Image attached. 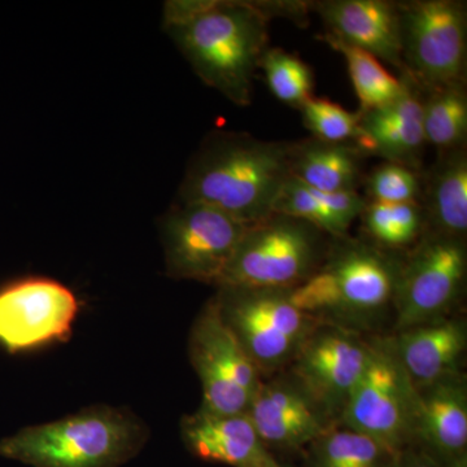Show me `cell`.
Wrapping results in <instances>:
<instances>
[{"mask_svg": "<svg viewBox=\"0 0 467 467\" xmlns=\"http://www.w3.org/2000/svg\"><path fill=\"white\" fill-rule=\"evenodd\" d=\"M269 21L257 2L173 0L165 3L162 26L202 82L248 107L269 50Z\"/></svg>", "mask_w": 467, "mask_h": 467, "instance_id": "cell-1", "label": "cell"}, {"mask_svg": "<svg viewBox=\"0 0 467 467\" xmlns=\"http://www.w3.org/2000/svg\"><path fill=\"white\" fill-rule=\"evenodd\" d=\"M291 142L212 131L193 153L177 201L220 209L244 225L270 216L290 171Z\"/></svg>", "mask_w": 467, "mask_h": 467, "instance_id": "cell-2", "label": "cell"}, {"mask_svg": "<svg viewBox=\"0 0 467 467\" xmlns=\"http://www.w3.org/2000/svg\"><path fill=\"white\" fill-rule=\"evenodd\" d=\"M402 254L364 238H331L321 265L288 297L319 322L359 334L393 310Z\"/></svg>", "mask_w": 467, "mask_h": 467, "instance_id": "cell-3", "label": "cell"}, {"mask_svg": "<svg viewBox=\"0 0 467 467\" xmlns=\"http://www.w3.org/2000/svg\"><path fill=\"white\" fill-rule=\"evenodd\" d=\"M147 439L149 430L130 411L94 405L3 439L0 456L32 467H119Z\"/></svg>", "mask_w": 467, "mask_h": 467, "instance_id": "cell-4", "label": "cell"}, {"mask_svg": "<svg viewBox=\"0 0 467 467\" xmlns=\"http://www.w3.org/2000/svg\"><path fill=\"white\" fill-rule=\"evenodd\" d=\"M330 241L306 221L273 212L247 227L217 288L291 290L318 269Z\"/></svg>", "mask_w": 467, "mask_h": 467, "instance_id": "cell-5", "label": "cell"}, {"mask_svg": "<svg viewBox=\"0 0 467 467\" xmlns=\"http://www.w3.org/2000/svg\"><path fill=\"white\" fill-rule=\"evenodd\" d=\"M213 300L263 377L288 367L319 322L291 303L288 290L220 287Z\"/></svg>", "mask_w": 467, "mask_h": 467, "instance_id": "cell-6", "label": "cell"}, {"mask_svg": "<svg viewBox=\"0 0 467 467\" xmlns=\"http://www.w3.org/2000/svg\"><path fill=\"white\" fill-rule=\"evenodd\" d=\"M398 9L404 75L422 90L466 81V2L408 0Z\"/></svg>", "mask_w": 467, "mask_h": 467, "instance_id": "cell-7", "label": "cell"}, {"mask_svg": "<svg viewBox=\"0 0 467 467\" xmlns=\"http://www.w3.org/2000/svg\"><path fill=\"white\" fill-rule=\"evenodd\" d=\"M337 423L376 439L398 454L417 447L416 389L389 340H370L367 368Z\"/></svg>", "mask_w": 467, "mask_h": 467, "instance_id": "cell-8", "label": "cell"}, {"mask_svg": "<svg viewBox=\"0 0 467 467\" xmlns=\"http://www.w3.org/2000/svg\"><path fill=\"white\" fill-rule=\"evenodd\" d=\"M466 275V239L423 234L402 254L393 304L395 330L451 316L465 290Z\"/></svg>", "mask_w": 467, "mask_h": 467, "instance_id": "cell-9", "label": "cell"}, {"mask_svg": "<svg viewBox=\"0 0 467 467\" xmlns=\"http://www.w3.org/2000/svg\"><path fill=\"white\" fill-rule=\"evenodd\" d=\"M248 226L220 209L174 202L159 223L168 276L217 287Z\"/></svg>", "mask_w": 467, "mask_h": 467, "instance_id": "cell-10", "label": "cell"}, {"mask_svg": "<svg viewBox=\"0 0 467 467\" xmlns=\"http://www.w3.org/2000/svg\"><path fill=\"white\" fill-rule=\"evenodd\" d=\"M189 353L202 383L201 408L217 414L245 413L263 374L223 322L213 299L193 322Z\"/></svg>", "mask_w": 467, "mask_h": 467, "instance_id": "cell-11", "label": "cell"}, {"mask_svg": "<svg viewBox=\"0 0 467 467\" xmlns=\"http://www.w3.org/2000/svg\"><path fill=\"white\" fill-rule=\"evenodd\" d=\"M370 342L340 326L318 322L288 364V376L333 423L367 368Z\"/></svg>", "mask_w": 467, "mask_h": 467, "instance_id": "cell-12", "label": "cell"}, {"mask_svg": "<svg viewBox=\"0 0 467 467\" xmlns=\"http://www.w3.org/2000/svg\"><path fill=\"white\" fill-rule=\"evenodd\" d=\"M78 310L75 292L55 279L9 282L0 287V348L23 353L66 340Z\"/></svg>", "mask_w": 467, "mask_h": 467, "instance_id": "cell-13", "label": "cell"}, {"mask_svg": "<svg viewBox=\"0 0 467 467\" xmlns=\"http://www.w3.org/2000/svg\"><path fill=\"white\" fill-rule=\"evenodd\" d=\"M245 413L269 451H306L335 425L290 376L263 379Z\"/></svg>", "mask_w": 467, "mask_h": 467, "instance_id": "cell-14", "label": "cell"}, {"mask_svg": "<svg viewBox=\"0 0 467 467\" xmlns=\"http://www.w3.org/2000/svg\"><path fill=\"white\" fill-rule=\"evenodd\" d=\"M404 90L395 100L378 109L359 112L355 146L367 158L423 171L427 147L423 131L422 90L407 75H401Z\"/></svg>", "mask_w": 467, "mask_h": 467, "instance_id": "cell-15", "label": "cell"}, {"mask_svg": "<svg viewBox=\"0 0 467 467\" xmlns=\"http://www.w3.org/2000/svg\"><path fill=\"white\" fill-rule=\"evenodd\" d=\"M326 34L361 48L404 75L398 2L392 0H318L312 2Z\"/></svg>", "mask_w": 467, "mask_h": 467, "instance_id": "cell-16", "label": "cell"}, {"mask_svg": "<svg viewBox=\"0 0 467 467\" xmlns=\"http://www.w3.org/2000/svg\"><path fill=\"white\" fill-rule=\"evenodd\" d=\"M387 340L414 389H422L461 373L467 346L466 321L451 315L396 331Z\"/></svg>", "mask_w": 467, "mask_h": 467, "instance_id": "cell-17", "label": "cell"}, {"mask_svg": "<svg viewBox=\"0 0 467 467\" xmlns=\"http://www.w3.org/2000/svg\"><path fill=\"white\" fill-rule=\"evenodd\" d=\"M181 436L193 456L232 467H281L247 413L217 414L199 408L183 418Z\"/></svg>", "mask_w": 467, "mask_h": 467, "instance_id": "cell-18", "label": "cell"}, {"mask_svg": "<svg viewBox=\"0 0 467 467\" xmlns=\"http://www.w3.org/2000/svg\"><path fill=\"white\" fill-rule=\"evenodd\" d=\"M417 447L441 465L467 456V389L462 373L416 389Z\"/></svg>", "mask_w": 467, "mask_h": 467, "instance_id": "cell-19", "label": "cell"}, {"mask_svg": "<svg viewBox=\"0 0 467 467\" xmlns=\"http://www.w3.org/2000/svg\"><path fill=\"white\" fill-rule=\"evenodd\" d=\"M420 204L426 232L466 239L467 147L438 152L434 164L423 169Z\"/></svg>", "mask_w": 467, "mask_h": 467, "instance_id": "cell-20", "label": "cell"}, {"mask_svg": "<svg viewBox=\"0 0 467 467\" xmlns=\"http://www.w3.org/2000/svg\"><path fill=\"white\" fill-rule=\"evenodd\" d=\"M367 159L353 143L324 142L310 137L291 142V177L322 192H358Z\"/></svg>", "mask_w": 467, "mask_h": 467, "instance_id": "cell-21", "label": "cell"}, {"mask_svg": "<svg viewBox=\"0 0 467 467\" xmlns=\"http://www.w3.org/2000/svg\"><path fill=\"white\" fill-rule=\"evenodd\" d=\"M367 204L358 192H322L290 177L273 212L306 221L330 238H343Z\"/></svg>", "mask_w": 467, "mask_h": 467, "instance_id": "cell-22", "label": "cell"}, {"mask_svg": "<svg viewBox=\"0 0 467 467\" xmlns=\"http://www.w3.org/2000/svg\"><path fill=\"white\" fill-rule=\"evenodd\" d=\"M395 453L370 436L335 423L306 450V467H391Z\"/></svg>", "mask_w": 467, "mask_h": 467, "instance_id": "cell-23", "label": "cell"}, {"mask_svg": "<svg viewBox=\"0 0 467 467\" xmlns=\"http://www.w3.org/2000/svg\"><path fill=\"white\" fill-rule=\"evenodd\" d=\"M422 112L427 146L438 152L467 147L466 81L422 90Z\"/></svg>", "mask_w": 467, "mask_h": 467, "instance_id": "cell-24", "label": "cell"}, {"mask_svg": "<svg viewBox=\"0 0 467 467\" xmlns=\"http://www.w3.org/2000/svg\"><path fill=\"white\" fill-rule=\"evenodd\" d=\"M358 218L364 239L382 250L398 254L413 248L426 233L425 214L420 202H368Z\"/></svg>", "mask_w": 467, "mask_h": 467, "instance_id": "cell-25", "label": "cell"}, {"mask_svg": "<svg viewBox=\"0 0 467 467\" xmlns=\"http://www.w3.org/2000/svg\"><path fill=\"white\" fill-rule=\"evenodd\" d=\"M318 38L343 55L359 100V112L382 107L395 100L404 90L401 77L399 79L392 76L373 55L326 33L318 36Z\"/></svg>", "mask_w": 467, "mask_h": 467, "instance_id": "cell-26", "label": "cell"}, {"mask_svg": "<svg viewBox=\"0 0 467 467\" xmlns=\"http://www.w3.org/2000/svg\"><path fill=\"white\" fill-rule=\"evenodd\" d=\"M260 69L265 73L266 84L272 94L292 109H300L313 97L315 78L312 69L290 52L269 47L261 61Z\"/></svg>", "mask_w": 467, "mask_h": 467, "instance_id": "cell-27", "label": "cell"}, {"mask_svg": "<svg viewBox=\"0 0 467 467\" xmlns=\"http://www.w3.org/2000/svg\"><path fill=\"white\" fill-rule=\"evenodd\" d=\"M362 186L368 202L378 204H405L420 202L422 192V171L395 164L382 162L365 174Z\"/></svg>", "mask_w": 467, "mask_h": 467, "instance_id": "cell-28", "label": "cell"}, {"mask_svg": "<svg viewBox=\"0 0 467 467\" xmlns=\"http://www.w3.org/2000/svg\"><path fill=\"white\" fill-rule=\"evenodd\" d=\"M304 126L316 140L330 143H355L358 134V112L313 95L299 109Z\"/></svg>", "mask_w": 467, "mask_h": 467, "instance_id": "cell-29", "label": "cell"}, {"mask_svg": "<svg viewBox=\"0 0 467 467\" xmlns=\"http://www.w3.org/2000/svg\"><path fill=\"white\" fill-rule=\"evenodd\" d=\"M391 467H441V463L432 459L429 453L420 448L414 447L410 450L401 451L396 457L395 462Z\"/></svg>", "mask_w": 467, "mask_h": 467, "instance_id": "cell-30", "label": "cell"}, {"mask_svg": "<svg viewBox=\"0 0 467 467\" xmlns=\"http://www.w3.org/2000/svg\"><path fill=\"white\" fill-rule=\"evenodd\" d=\"M441 467H467V456L459 457V459L451 460L450 462L441 465Z\"/></svg>", "mask_w": 467, "mask_h": 467, "instance_id": "cell-31", "label": "cell"}, {"mask_svg": "<svg viewBox=\"0 0 467 467\" xmlns=\"http://www.w3.org/2000/svg\"><path fill=\"white\" fill-rule=\"evenodd\" d=\"M281 467H285L284 465H282Z\"/></svg>", "mask_w": 467, "mask_h": 467, "instance_id": "cell-32", "label": "cell"}]
</instances>
